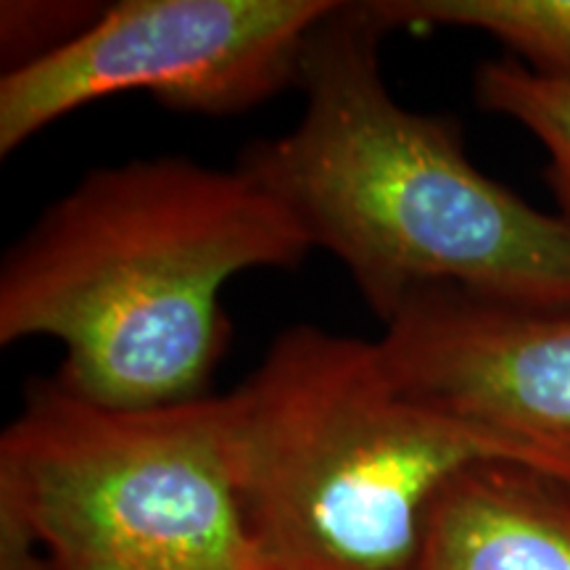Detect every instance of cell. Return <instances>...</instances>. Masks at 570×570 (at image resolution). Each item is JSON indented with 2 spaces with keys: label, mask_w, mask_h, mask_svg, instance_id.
I'll use <instances>...</instances> for the list:
<instances>
[{
  "label": "cell",
  "mask_w": 570,
  "mask_h": 570,
  "mask_svg": "<svg viewBox=\"0 0 570 570\" xmlns=\"http://www.w3.org/2000/svg\"><path fill=\"white\" fill-rule=\"evenodd\" d=\"M309 235L269 190L185 156L85 175L9 248L0 344L53 338V377L109 410L214 396L230 344L223 291L248 269H291Z\"/></svg>",
  "instance_id": "cell-1"
},
{
  "label": "cell",
  "mask_w": 570,
  "mask_h": 570,
  "mask_svg": "<svg viewBox=\"0 0 570 570\" xmlns=\"http://www.w3.org/2000/svg\"><path fill=\"white\" fill-rule=\"evenodd\" d=\"M389 32L373 3L327 13L304 48L302 119L248 142L238 169L336 256L386 325L428 288L570 312V223L483 175L454 119L391 96Z\"/></svg>",
  "instance_id": "cell-2"
},
{
  "label": "cell",
  "mask_w": 570,
  "mask_h": 570,
  "mask_svg": "<svg viewBox=\"0 0 570 570\" xmlns=\"http://www.w3.org/2000/svg\"><path fill=\"white\" fill-rule=\"evenodd\" d=\"M248 529L277 570H412L444 483L483 460L562 479L531 446L415 399L381 341L294 325L219 396Z\"/></svg>",
  "instance_id": "cell-3"
},
{
  "label": "cell",
  "mask_w": 570,
  "mask_h": 570,
  "mask_svg": "<svg viewBox=\"0 0 570 570\" xmlns=\"http://www.w3.org/2000/svg\"><path fill=\"white\" fill-rule=\"evenodd\" d=\"M0 570H277L248 529L219 396L109 410L32 381L0 436Z\"/></svg>",
  "instance_id": "cell-4"
},
{
  "label": "cell",
  "mask_w": 570,
  "mask_h": 570,
  "mask_svg": "<svg viewBox=\"0 0 570 570\" xmlns=\"http://www.w3.org/2000/svg\"><path fill=\"white\" fill-rule=\"evenodd\" d=\"M336 0H119L0 80V156L82 106L148 92L183 114L235 117L298 85Z\"/></svg>",
  "instance_id": "cell-5"
},
{
  "label": "cell",
  "mask_w": 570,
  "mask_h": 570,
  "mask_svg": "<svg viewBox=\"0 0 570 570\" xmlns=\"http://www.w3.org/2000/svg\"><path fill=\"white\" fill-rule=\"evenodd\" d=\"M381 346L407 394L531 446L570 481V312L428 288Z\"/></svg>",
  "instance_id": "cell-6"
},
{
  "label": "cell",
  "mask_w": 570,
  "mask_h": 570,
  "mask_svg": "<svg viewBox=\"0 0 570 570\" xmlns=\"http://www.w3.org/2000/svg\"><path fill=\"white\" fill-rule=\"evenodd\" d=\"M412 570H570V481L508 460L452 475Z\"/></svg>",
  "instance_id": "cell-7"
},
{
  "label": "cell",
  "mask_w": 570,
  "mask_h": 570,
  "mask_svg": "<svg viewBox=\"0 0 570 570\" xmlns=\"http://www.w3.org/2000/svg\"><path fill=\"white\" fill-rule=\"evenodd\" d=\"M389 30L460 27L502 42L520 63L570 75V0H373Z\"/></svg>",
  "instance_id": "cell-8"
},
{
  "label": "cell",
  "mask_w": 570,
  "mask_h": 570,
  "mask_svg": "<svg viewBox=\"0 0 570 570\" xmlns=\"http://www.w3.org/2000/svg\"><path fill=\"white\" fill-rule=\"evenodd\" d=\"M473 98L483 111L523 125L550 156V183L558 214L570 223V75L537 71L518 59L475 69Z\"/></svg>",
  "instance_id": "cell-9"
}]
</instances>
